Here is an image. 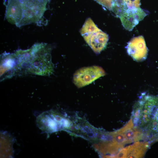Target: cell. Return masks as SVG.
Masks as SVG:
<instances>
[{
	"instance_id": "14",
	"label": "cell",
	"mask_w": 158,
	"mask_h": 158,
	"mask_svg": "<svg viewBox=\"0 0 158 158\" xmlns=\"http://www.w3.org/2000/svg\"><path fill=\"white\" fill-rule=\"evenodd\" d=\"M110 11H112V0H94Z\"/></svg>"
},
{
	"instance_id": "12",
	"label": "cell",
	"mask_w": 158,
	"mask_h": 158,
	"mask_svg": "<svg viewBox=\"0 0 158 158\" xmlns=\"http://www.w3.org/2000/svg\"><path fill=\"white\" fill-rule=\"evenodd\" d=\"M128 8L134 9L140 7V0H124Z\"/></svg>"
},
{
	"instance_id": "11",
	"label": "cell",
	"mask_w": 158,
	"mask_h": 158,
	"mask_svg": "<svg viewBox=\"0 0 158 158\" xmlns=\"http://www.w3.org/2000/svg\"><path fill=\"white\" fill-rule=\"evenodd\" d=\"M128 7L124 0H112L111 9L117 17L120 18Z\"/></svg>"
},
{
	"instance_id": "7",
	"label": "cell",
	"mask_w": 158,
	"mask_h": 158,
	"mask_svg": "<svg viewBox=\"0 0 158 158\" xmlns=\"http://www.w3.org/2000/svg\"><path fill=\"white\" fill-rule=\"evenodd\" d=\"M83 37L86 43L97 54H100L103 50L109 39L108 35L101 30Z\"/></svg>"
},
{
	"instance_id": "6",
	"label": "cell",
	"mask_w": 158,
	"mask_h": 158,
	"mask_svg": "<svg viewBox=\"0 0 158 158\" xmlns=\"http://www.w3.org/2000/svg\"><path fill=\"white\" fill-rule=\"evenodd\" d=\"M150 142H137L122 148L115 156L116 158H142L150 145Z\"/></svg>"
},
{
	"instance_id": "2",
	"label": "cell",
	"mask_w": 158,
	"mask_h": 158,
	"mask_svg": "<svg viewBox=\"0 0 158 158\" xmlns=\"http://www.w3.org/2000/svg\"><path fill=\"white\" fill-rule=\"evenodd\" d=\"M158 105V96L142 95L133 107L131 119L134 127L145 128Z\"/></svg>"
},
{
	"instance_id": "9",
	"label": "cell",
	"mask_w": 158,
	"mask_h": 158,
	"mask_svg": "<svg viewBox=\"0 0 158 158\" xmlns=\"http://www.w3.org/2000/svg\"><path fill=\"white\" fill-rule=\"evenodd\" d=\"M146 136L152 138L158 133V105L156 107L150 121L145 128Z\"/></svg>"
},
{
	"instance_id": "10",
	"label": "cell",
	"mask_w": 158,
	"mask_h": 158,
	"mask_svg": "<svg viewBox=\"0 0 158 158\" xmlns=\"http://www.w3.org/2000/svg\"><path fill=\"white\" fill-rule=\"evenodd\" d=\"M101 30L98 28L92 20L90 18H87L80 32L83 37L97 32Z\"/></svg>"
},
{
	"instance_id": "3",
	"label": "cell",
	"mask_w": 158,
	"mask_h": 158,
	"mask_svg": "<svg viewBox=\"0 0 158 158\" xmlns=\"http://www.w3.org/2000/svg\"><path fill=\"white\" fill-rule=\"evenodd\" d=\"M37 124L43 132L52 133L69 129L72 123L62 114L54 110L44 112L37 118Z\"/></svg>"
},
{
	"instance_id": "13",
	"label": "cell",
	"mask_w": 158,
	"mask_h": 158,
	"mask_svg": "<svg viewBox=\"0 0 158 158\" xmlns=\"http://www.w3.org/2000/svg\"><path fill=\"white\" fill-rule=\"evenodd\" d=\"M135 14L136 19L139 22L142 20L147 15L145 11L140 7L136 9Z\"/></svg>"
},
{
	"instance_id": "5",
	"label": "cell",
	"mask_w": 158,
	"mask_h": 158,
	"mask_svg": "<svg viewBox=\"0 0 158 158\" xmlns=\"http://www.w3.org/2000/svg\"><path fill=\"white\" fill-rule=\"evenodd\" d=\"M126 48L128 54L136 61H142L147 58L148 49L142 35L132 38L128 42Z\"/></svg>"
},
{
	"instance_id": "4",
	"label": "cell",
	"mask_w": 158,
	"mask_h": 158,
	"mask_svg": "<svg viewBox=\"0 0 158 158\" xmlns=\"http://www.w3.org/2000/svg\"><path fill=\"white\" fill-rule=\"evenodd\" d=\"M106 73L101 67L97 66L85 67L77 70L74 73L73 81L78 88L86 86Z\"/></svg>"
},
{
	"instance_id": "1",
	"label": "cell",
	"mask_w": 158,
	"mask_h": 158,
	"mask_svg": "<svg viewBox=\"0 0 158 158\" xmlns=\"http://www.w3.org/2000/svg\"><path fill=\"white\" fill-rule=\"evenodd\" d=\"M31 56L29 63V71L42 75H49L53 72L51 48L46 44H37L31 49Z\"/></svg>"
},
{
	"instance_id": "15",
	"label": "cell",
	"mask_w": 158,
	"mask_h": 158,
	"mask_svg": "<svg viewBox=\"0 0 158 158\" xmlns=\"http://www.w3.org/2000/svg\"><path fill=\"white\" fill-rule=\"evenodd\" d=\"M152 141L153 143L158 141V133L153 138Z\"/></svg>"
},
{
	"instance_id": "8",
	"label": "cell",
	"mask_w": 158,
	"mask_h": 158,
	"mask_svg": "<svg viewBox=\"0 0 158 158\" xmlns=\"http://www.w3.org/2000/svg\"><path fill=\"white\" fill-rule=\"evenodd\" d=\"M136 9L128 8L126 12L119 18L123 26L129 31H132L139 22L135 14Z\"/></svg>"
}]
</instances>
